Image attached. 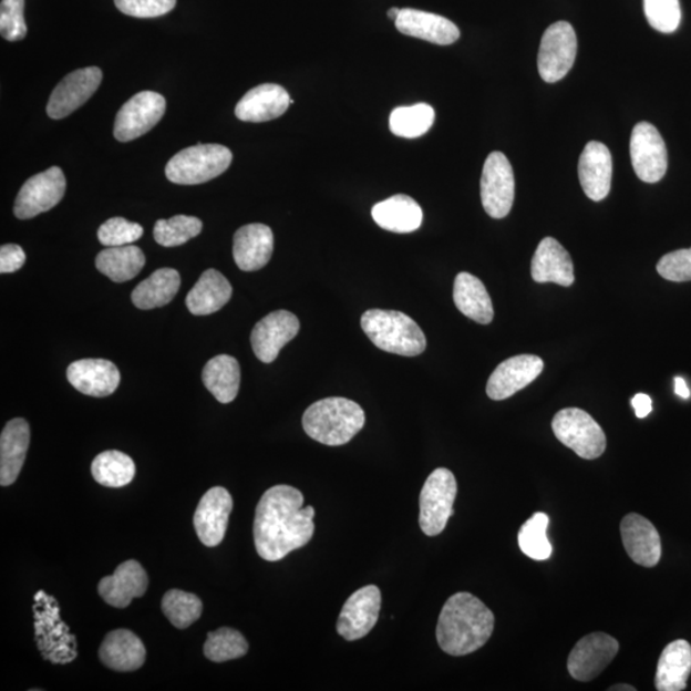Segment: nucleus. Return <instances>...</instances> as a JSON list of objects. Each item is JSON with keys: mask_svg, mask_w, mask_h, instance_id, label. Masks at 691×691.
Segmentation results:
<instances>
[{"mask_svg": "<svg viewBox=\"0 0 691 691\" xmlns=\"http://www.w3.org/2000/svg\"><path fill=\"white\" fill-rule=\"evenodd\" d=\"M302 506V493L291 485H275L262 495L254 520L255 548L262 559L281 561L308 545L316 532V509Z\"/></svg>", "mask_w": 691, "mask_h": 691, "instance_id": "nucleus-1", "label": "nucleus"}, {"mask_svg": "<svg viewBox=\"0 0 691 691\" xmlns=\"http://www.w3.org/2000/svg\"><path fill=\"white\" fill-rule=\"evenodd\" d=\"M495 630V615L479 598L466 591L444 604L437 625V640L443 652L467 656L478 651Z\"/></svg>", "mask_w": 691, "mask_h": 691, "instance_id": "nucleus-2", "label": "nucleus"}, {"mask_svg": "<svg viewBox=\"0 0 691 691\" xmlns=\"http://www.w3.org/2000/svg\"><path fill=\"white\" fill-rule=\"evenodd\" d=\"M365 413L359 403L343 398L317 401L302 416L303 431L326 446H343L363 430Z\"/></svg>", "mask_w": 691, "mask_h": 691, "instance_id": "nucleus-3", "label": "nucleus"}, {"mask_svg": "<svg viewBox=\"0 0 691 691\" xmlns=\"http://www.w3.org/2000/svg\"><path fill=\"white\" fill-rule=\"evenodd\" d=\"M361 328L378 349L400 357L421 355L426 349L425 334L414 319L394 310L372 309L361 317Z\"/></svg>", "mask_w": 691, "mask_h": 691, "instance_id": "nucleus-4", "label": "nucleus"}, {"mask_svg": "<svg viewBox=\"0 0 691 691\" xmlns=\"http://www.w3.org/2000/svg\"><path fill=\"white\" fill-rule=\"evenodd\" d=\"M233 163V153L218 144H197L169 159L166 176L173 184L200 185L225 173Z\"/></svg>", "mask_w": 691, "mask_h": 691, "instance_id": "nucleus-5", "label": "nucleus"}, {"mask_svg": "<svg viewBox=\"0 0 691 691\" xmlns=\"http://www.w3.org/2000/svg\"><path fill=\"white\" fill-rule=\"evenodd\" d=\"M457 482L448 468L440 467L427 476L419 498V524L427 537L440 536L454 515Z\"/></svg>", "mask_w": 691, "mask_h": 691, "instance_id": "nucleus-6", "label": "nucleus"}, {"mask_svg": "<svg viewBox=\"0 0 691 691\" xmlns=\"http://www.w3.org/2000/svg\"><path fill=\"white\" fill-rule=\"evenodd\" d=\"M556 439L576 455L595 460L604 455L606 434L587 411L576 408L558 411L553 421Z\"/></svg>", "mask_w": 691, "mask_h": 691, "instance_id": "nucleus-7", "label": "nucleus"}, {"mask_svg": "<svg viewBox=\"0 0 691 691\" xmlns=\"http://www.w3.org/2000/svg\"><path fill=\"white\" fill-rule=\"evenodd\" d=\"M578 39L569 22L559 21L546 30L538 54L539 75L549 84L563 80L573 69Z\"/></svg>", "mask_w": 691, "mask_h": 691, "instance_id": "nucleus-8", "label": "nucleus"}, {"mask_svg": "<svg viewBox=\"0 0 691 691\" xmlns=\"http://www.w3.org/2000/svg\"><path fill=\"white\" fill-rule=\"evenodd\" d=\"M481 195L485 213L502 219L512 212L515 199V177L512 164L501 152H493L484 163Z\"/></svg>", "mask_w": 691, "mask_h": 691, "instance_id": "nucleus-9", "label": "nucleus"}, {"mask_svg": "<svg viewBox=\"0 0 691 691\" xmlns=\"http://www.w3.org/2000/svg\"><path fill=\"white\" fill-rule=\"evenodd\" d=\"M166 109V99L158 93L136 94L120 110L114 123V137L121 143L142 137L158 125Z\"/></svg>", "mask_w": 691, "mask_h": 691, "instance_id": "nucleus-10", "label": "nucleus"}, {"mask_svg": "<svg viewBox=\"0 0 691 691\" xmlns=\"http://www.w3.org/2000/svg\"><path fill=\"white\" fill-rule=\"evenodd\" d=\"M65 187L68 183L61 168L52 167L32 176L16 197L14 216L31 219L53 209L63 199Z\"/></svg>", "mask_w": 691, "mask_h": 691, "instance_id": "nucleus-11", "label": "nucleus"}, {"mask_svg": "<svg viewBox=\"0 0 691 691\" xmlns=\"http://www.w3.org/2000/svg\"><path fill=\"white\" fill-rule=\"evenodd\" d=\"M632 168L647 184H656L668 172V149L658 130L648 122H640L632 130L630 140Z\"/></svg>", "mask_w": 691, "mask_h": 691, "instance_id": "nucleus-12", "label": "nucleus"}, {"mask_svg": "<svg viewBox=\"0 0 691 691\" xmlns=\"http://www.w3.org/2000/svg\"><path fill=\"white\" fill-rule=\"evenodd\" d=\"M619 649V641L608 633H589L574 647L567 660V670L575 680L581 682L595 680L615 660Z\"/></svg>", "mask_w": 691, "mask_h": 691, "instance_id": "nucleus-13", "label": "nucleus"}, {"mask_svg": "<svg viewBox=\"0 0 691 691\" xmlns=\"http://www.w3.org/2000/svg\"><path fill=\"white\" fill-rule=\"evenodd\" d=\"M103 72L97 68L73 71L53 90L47 113L53 120H62L84 105L101 86Z\"/></svg>", "mask_w": 691, "mask_h": 691, "instance_id": "nucleus-14", "label": "nucleus"}, {"mask_svg": "<svg viewBox=\"0 0 691 691\" xmlns=\"http://www.w3.org/2000/svg\"><path fill=\"white\" fill-rule=\"evenodd\" d=\"M381 606L380 588L368 586L359 589L346 600L339 621H337V631L349 641L367 637L375 627Z\"/></svg>", "mask_w": 691, "mask_h": 691, "instance_id": "nucleus-15", "label": "nucleus"}, {"mask_svg": "<svg viewBox=\"0 0 691 691\" xmlns=\"http://www.w3.org/2000/svg\"><path fill=\"white\" fill-rule=\"evenodd\" d=\"M299 331V319L292 312L286 310L270 312L252 329L250 340L255 355L262 363H274L279 351L292 341Z\"/></svg>", "mask_w": 691, "mask_h": 691, "instance_id": "nucleus-16", "label": "nucleus"}, {"mask_svg": "<svg viewBox=\"0 0 691 691\" xmlns=\"http://www.w3.org/2000/svg\"><path fill=\"white\" fill-rule=\"evenodd\" d=\"M234 499L224 487L209 489L197 505L194 526L204 546L217 547L225 539Z\"/></svg>", "mask_w": 691, "mask_h": 691, "instance_id": "nucleus-17", "label": "nucleus"}, {"mask_svg": "<svg viewBox=\"0 0 691 691\" xmlns=\"http://www.w3.org/2000/svg\"><path fill=\"white\" fill-rule=\"evenodd\" d=\"M545 369V363L536 355H517L501 363L489 377L488 398L506 400L528 386Z\"/></svg>", "mask_w": 691, "mask_h": 691, "instance_id": "nucleus-18", "label": "nucleus"}, {"mask_svg": "<svg viewBox=\"0 0 691 691\" xmlns=\"http://www.w3.org/2000/svg\"><path fill=\"white\" fill-rule=\"evenodd\" d=\"M149 587V578L142 566L130 559V561L121 564L114 574L105 576L99 581L97 591L109 604L115 608H126L135 598H142Z\"/></svg>", "mask_w": 691, "mask_h": 691, "instance_id": "nucleus-19", "label": "nucleus"}, {"mask_svg": "<svg viewBox=\"0 0 691 691\" xmlns=\"http://www.w3.org/2000/svg\"><path fill=\"white\" fill-rule=\"evenodd\" d=\"M68 380L86 396L106 398L118 389L121 374L110 360L82 359L69 367Z\"/></svg>", "mask_w": 691, "mask_h": 691, "instance_id": "nucleus-20", "label": "nucleus"}, {"mask_svg": "<svg viewBox=\"0 0 691 691\" xmlns=\"http://www.w3.org/2000/svg\"><path fill=\"white\" fill-rule=\"evenodd\" d=\"M625 549L633 563L654 567L662 556L661 537L656 526L644 516L629 514L620 526Z\"/></svg>", "mask_w": 691, "mask_h": 691, "instance_id": "nucleus-21", "label": "nucleus"}, {"mask_svg": "<svg viewBox=\"0 0 691 691\" xmlns=\"http://www.w3.org/2000/svg\"><path fill=\"white\" fill-rule=\"evenodd\" d=\"M579 179L584 193L590 200L600 202L610 194L612 156L605 144L598 142L587 144L580 155Z\"/></svg>", "mask_w": 691, "mask_h": 691, "instance_id": "nucleus-22", "label": "nucleus"}, {"mask_svg": "<svg viewBox=\"0 0 691 691\" xmlns=\"http://www.w3.org/2000/svg\"><path fill=\"white\" fill-rule=\"evenodd\" d=\"M275 249V236L271 229L261 224L246 225L234 237V259L244 271L265 268Z\"/></svg>", "mask_w": 691, "mask_h": 691, "instance_id": "nucleus-23", "label": "nucleus"}, {"mask_svg": "<svg viewBox=\"0 0 691 691\" xmlns=\"http://www.w3.org/2000/svg\"><path fill=\"white\" fill-rule=\"evenodd\" d=\"M291 104L290 94L276 84L259 85L246 93L236 105V117L244 122H268L281 117Z\"/></svg>", "mask_w": 691, "mask_h": 691, "instance_id": "nucleus-24", "label": "nucleus"}, {"mask_svg": "<svg viewBox=\"0 0 691 691\" xmlns=\"http://www.w3.org/2000/svg\"><path fill=\"white\" fill-rule=\"evenodd\" d=\"M532 277L538 283L570 287L575 282L570 254L555 238H543L532 260Z\"/></svg>", "mask_w": 691, "mask_h": 691, "instance_id": "nucleus-25", "label": "nucleus"}, {"mask_svg": "<svg viewBox=\"0 0 691 691\" xmlns=\"http://www.w3.org/2000/svg\"><path fill=\"white\" fill-rule=\"evenodd\" d=\"M99 658L105 668L118 672L142 669L146 660L145 646L133 631L118 629L106 633Z\"/></svg>", "mask_w": 691, "mask_h": 691, "instance_id": "nucleus-26", "label": "nucleus"}, {"mask_svg": "<svg viewBox=\"0 0 691 691\" xmlns=\"http://www.w3.org/2000/svg\"><path fill=\"white\" fill-rule=\"evenodd\" d=\"M403 35L417 38L439 45L454 44L460 38L456 24L442 16L405 8L396 20Z\"/></svg>", "mask_w": 691, "mask_h": 691, "instance_id": "nucleus-27", "label": "nucleus"}, {"mask_svg": "<svg viewBox=\"0 0 691 691\" xmlns=\"http://www.w3.org/2000/svg\"><path fill=\"white\" fill-rule=\"evenodd\" d=\"M29 446V423L21 417L12 419L0 435V484L3 487L18 481Z\"/></svg>", "mask_w": 691, "mask_h": 691, "instance_id": "nucleus-28", "label": "nucleus"}, {"mask_svg": "<svg viewBox=\"0 0 691 691\" xmlns=\"http://www.w3.org/2000/svg\"><path fill=\"white\" fill-rule=\"evenodd\" d=\"M372 216L378 226L394 234L414 233L423 221L421 205L402 194L374 205Z\"/></svg>", "mask_w": 691, "mask_h": 691, "instance_id": "nucleus-29", "label": "nucleus"}, {"mask_svg": "<svg viewBox=\"0 0 691 691\" xmlns=\"http://www.w3.org/2000/svg\"><path fill=\"white\" fill-rule=\"evenodd\" d=\"M233 298V286L216 269L205 270L199 281L188 292L186 307L194 316H210Z\"/></svg>", "mask_w": 691, "mask_h": 691, "instance_id": "nucleus-30", "label": "nucleus"}, {"mask_svg": "<svg viewBox=\"0 0 691 691\" xmlns=\"http://www.w3.org/2000/svg\"><path fill=\"white\" fill-rule=\"evenodd\" d=\"M691 673V646L679 639L663 649L656 672L658 691H681L688 687Z\"/></svg>", "mask_w": 691, "mask_h": 691, "instance_id": "nucleus-31", "label": "nucleus"}, {"mask_svg": "<svg viewBox=\"0 0 691 691\" xmlns=\"http://www.w3.org/2000/svg\"><path fill=\"white\" fill-rule=\"evenodd\" d=\"M456 308L479 324H489L495 317L491 296L479 278L471 274L457 275L454 285Z\"/></svg>", "mask_w": 691, "mask_h": 691, "instance_id": "nucleus-32", "label": "nucleus"}, {"mask_svg": "<svg viewBox=\"0 0 691 691\" xmlns=\"http://www.w3.org/2000/svg\"><path fill=\"white\" fill-rule=\"evenodd\" d=\"M181 286V277L176 269L162 268L138 283L131 300L134 306L142 310H152L167 306L177 295Z\"/></svg>", "mask_w": 691, "mask_h": 691, "instance_id": "nucleus-33", "label": "nucleus"}, {"mask_svg": "<svg viewBox=\"0 0 691 691\" xmlns=\"http://www.w3.org/2000/svg\"><path fill=\"white\" fill-rule=\"evenodd\" d=\"M95 266L115 283L135 278L145 266V255L134 245L114 246L97 254Z\"/></svg>", "mask_w": 691, "mask_h": 691, "instance_id": "nucleus-34", "label": "nucleus"}, {"mask_svg": "<svg viewBox=\"0 0 691 691\" xmlns=\"http://www.w3.org/2000/svg\"><path fill=\"white\" fill-rule=\"evenodd\" d=\"M203 383L220 403L233 402L240 390V364L229 355L213 358L204 367Z\"/></svg>", "mask_w": 691, "mask_h": 691, "instance_id": "nucleus-35", "label": "nucleus"}, {"mask_svg": "<svg viewBox=\"0 0 691 691\" xmlns=\"http://www.w3.org/2000/svg\"><path fill=\"white\" fill-rule=\"evenodd\" d=\"M94 479L109 488H122L133 482L136 474L134 460L121 451H104L92 464Z\"/></svg>", "mask_w": 691, "mask_h": 691, "instance_id": "nucleus-36", "label": "nucleus"}, {"mask_svg": "<svg viewBox=\"0 0 691 691\" xmlns=\"http://www.w3.org/2000/svg\"><path fill=\"white\" fill-rule=\"evenodd\" d=\"M434 120L435 113L431 105L421 103L400 106L391 113L390 128L396 136L416 138L431 130Z\"/></svg>", "mask_w": 691, "mask_h": 691, "instance_id": "nucleus-37", "label": "nucleus"}, {"mask_svg": "<svg viewBox=\"0 0 691 691\" xmlns=\"http://www.w3.org/2000/svg\"><path fill=\"white\" fill-rule=\"evenodd\" d=\"M162 611L173 627L184 630L200 619L203 602L199 597L179 589H171L162 599Z\"/></svg>", "mask_w": 691, "mask_h": 691, "instance_id": "nucleus-38", "label": "nucleus"}, {"mask_svg": "<svg viewBox=\"0 0 691 691\" xmlns=\"http://www.w3.org/2000/svg\"><path fill=\"white\" fill-rule=\"evenodd\" d=\"M249 651L248 640L240 631L220 628L208 633L204 644V654L212 662H227L244 657Z\"/></svg>", "mask_w": 691, "mask_h": 691, "instance_id": "nucleus-39", "label": "nucleus"}, {"mask_svg": "<svg viewBox=\"0 0 691 691\" xmlns=\"http://www.w3.org/2000/svg\"><path fill=\"white\" fill-rule=\"evenodd\" d=\"M549 517L545 513H537L526 522L518 532V547L523 554L536 559L546 561L553 556V545L547 537Z\"/></svg>", "mask_w": 691, "mask_h": 691, "instance_id": "nucleus-40", "label": "nucleus"}, {"mask_svg": "<svg viewBox=\"0 0 691 691\" xmlns=\"http://www.w3.org/2000/svg\"><path fill=\"white\" fill-rule=\"evenodd\" d=\"M203 221L196 217L176 216L171 219H161L154 227L155 241L164 248H175L199 236Z\"/></svg>", "mask_w": 691, "mask_h": 691, "instance_id": "nucleus-41", "label": "nucleus"}, {"mask_svg": "<svg viewBox=\"0 0 691 691\" xmlns=\"http://www.w3.org/2000/svg\"><path fill=\"white\" fill-rule=\"evenodd\" d=\"M644 13L649 24L663 34H671L680 27L679 0H644Z\"/></svg>", "mask_w": 691, "mask_h": 691, "instance_id": "nucleus-42", "label": "nucleus"}, {"mask_svg": "<svg viewBox=\"0 0 691 691\" xmlns=\"http://www.w3.org/2000/svg\"><path fill=\"white\" fill-rule=\"evenodd\" d=\"M144 228L134 221L115 217L105 221L97 230V238L106 248L134 244L142 238Z\"/></svg>", "mask_w": 691, "mask_h": 691, "instance_id": "nucleus-43", "label": "nucleus"}, {"mask_svg": "<svg viewBox=\"0 0 691 691\" xmlns=\"http://www.w3.org/2000/svg\"><path fill=\"white\" fill-rule=\"evenodd\" d=\"M0 32L8 41H20L27 38L24 0H2V4H0Z\"/></svg>", "mask_w": 691, "mask_h": 691, "instance_id": "nucleus-44", "label": "nucleus"}, {"mask_svg": "<svg viewBox=\"0 0 691 691\" xmlns=\"http://www.w3.org/2000/svg\"><path fill=\"white\" fill-rule=\"evenodd\" d=\"M122 13L137 19H154L169 13L177 0H114Z\"/></svg>", "mask_w": 691, "mask_h": 691, "instance_id": "nucleus-45", "label": "nucleus"}, {"mask_svg": "<svg viewBox=\"0 0 691 691\" xmlns=\"http://www.w3.org/2000/svg\"><path fill=\"white\" fill-rule=\"evenodd\" d=\"M657 271L661 277L672 282L691 281V249L666 254L658 261Z\"/></svg>", "mask_w": 691, "mask_h": 691, "instance_id": "nucleus-46", "label": "nucleus"}, {"mask_svg": "<svg viewBox=\"0 0 691 691\" xmlns=\"http://www.w3.org/2000/svg\"><path fill=\"white\" fill-rule=\"evenodd\" d=\"M27 261V254L19 245L8 244L0 248V274H13L21 269Z\"/></svg>", "mask_w": 691, "mask_h": 691, "instance_id": "nucleus-47", "label": "nucleus"}, {"mask_svg": "<svg viewBox=\"0 0 691 691\" xmlns=\"http://www.w3.org/2000/svg\"><path fill=\"white\" fill-rule=\"evenodd\" d=\"M631 405L636 410L637 417L644 419L652 413V400L644 393H638L631 400Z\"/></svg>", "mask_w": 691, "mask_h": 691, "instance_id": "nucleus-48", "label": "nucleus"}, {"mask_svg": "<svg viewBox=\"0 0 691 691\" xmlns=\"http://www.w3.org/2000/svg\"><path fill=\"white\" fill-rule=\"evenodd\" d=\"M674 392H677L678 396L681 399L687 400L690 398V391L684 378L678 377L677 380H674Z\"/></svg>", "mask_w": 691, "mask_h": 691, "instance_id": "nucleus-49", "label": "nucleus"}, {"mask_svg": "<svg viewBox=\"0 0 691 691\" xmlns=\"http://www.w3.org/2000/svg\"><path fill=\"white\" fill-rule=\"evenodd\" d=\"M637 689L628 684L612 685L608 691H636Z\"/></svg>", "mask_w": 691, "mask_h": 691, "instance_id": "nucleus-50", "label": "nucleus"}, {"mask_svg": "<svg viewBox=\"0 0 691 691\" xmlns=\"http://www.w3.org/2000/svg\"><path fill=\"white\" fill-rule=\"evenodd\" d=\"M401 13L400 8L393 7L391 8V10L389 11V18L391 20H393L394 22H396V20L399 19V16Z\"/></svg>", "mask_w": 691, "mask_h": 691, "instance_id": "nucleus-51", "label": "nucleus"}]
</instances>
